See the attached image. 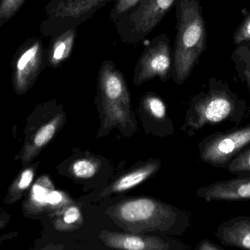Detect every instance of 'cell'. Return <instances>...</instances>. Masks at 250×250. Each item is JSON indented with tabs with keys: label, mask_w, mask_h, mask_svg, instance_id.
Listing matches in <instances>:
<instances>
[{
	"label": "cell",
	"mask_w": 250,
	"mask_h": 250,
	"mask_svg": "<svg viewBox=\"0 0 250 250\" xmlns=\"http://www.w3.org/2000/svg\"><path fill=\"white\" fill-rule=\"evenodd\" d=\"M100 166V161L96 159L82 157L74 160L70 164L69 173L77 179H90L98 173Z\"/></svg>",
	"instance_id": "obj_20"
},
{
	"label": "cell",
	"mask_w": 250,
	"mask_h": 250,
	"mask_svg": "<svg viewBox=\"0 0 250 250\" xmlns=\"http://www.w3.org/2000/svg\"><path fill=\"white\" fill-rule=\"evenodd\" d=\"M197 249L199 250H223V248L218 245H215L213 242H210V241L204 239L203 240L199 245L198 246Z\"/></svg>",
	"instance_id": "obj_28"
},
{
	"label": "cell",
	"mask_w": 250,
	"mask_h": 250,
	"mask_svg": "<svg viewBox=\"0 0 250 250\" xmlns=\"http://www.w3.org/2000/svg\"><path fill=\"white\" fill-rule=\"evenodd\" d=\"M45 64L42 40L32 38L25 41L16 51L12 63V85L17 95L29 92Z\"/></svg>",
	"instance_id": "obj_10"
},
{
	"label": "cell",
	"mask_w": 250,
	"mask_h": 250,
	"mask_svg": "<svg viewBox=\"0 0 250 250\" xmlns=\"http://www.w3.org/2000/svg\"><path fill=\"white\" fill-rule=\"evenodd\" d=\"M250 41V11L239 23L233 35L234 45Z\"/></svg>",
	"instance_id": "obj_26"
},
{
	"label": "cell",
	"mask_w": 250,
	"mask_h": 250,
	"mask_svg": "<svg viewBox=\"0 0 250 250\" xmlns=\"http://www.w3.org/2000/svg\"><path fill=\"white\" fill-rule=\"evenodd\" d=\"M100 239L108 248L129 250H166L170 249L166 243L157 236H145L139 233H119L102 231Z\"/></svg>",
	"instance_id": "obj_12"
},
{
	"label": "cell",
	"mask_w": 250,
	"mask_h": 250,
	"mask_svg": "<svg viewBox=\"0 0 250 250\" xmlns=\"http://www.w3.org/2000/svg\"><path fill=\"white\" fill-rule=\"evenodd\" d=\"M176 0H142L115 22L117 33L126 44L142 41L162 22Z\"/></svg>",
	"instance_id": "obj_6"
},
{
	"label": "cell",
	"mask_w": 250,
	"mask_h": 250,
	"mask_svg": "<svg viewBox=\"0 0 250 250\" xmlns=\"http://www.w3.org/2000/svg\"><path fill=\"white\" fill-rule=\"evenodd\" d=\"M40 164V161H36L22 167L7 189L3 201L4 204L13 205L25 198L35 182Z\"/></svg>",
	"instance_id": "obj_17"
},
{
	"label": "cell",
	"mask_w": 250,
	"mask_h": 250,
	"mask_svg": "<svg viewBox=\"0 0 250 250\" xmlns=\"http://www.w3.org/2000/svg\"><path fill=\"white\" fill-rule=\"evenodd\" d=\"M11 220V215L4 208H0V231L7 227ZM18 236V232H10L4 234H0V246L4 241L10 240Z\"/></svg>",
	"instance_id": "obj_27"
},
{
	"label": "cell",
	"mask_w": 250,
	"mask_h": 250,
	"mask_svg": "<svg viewBox=\"0 0 250 250\" xmlns=\"http://www.w3.org/2000/svg\"><path fill=\"white\" fill-rule=\"evenodd\" d=\"M172 69L173 51L170 38L162 33L150 41L140 56L134 70V84L139 86L156 77L166 82L171 77Z\"/></svg>",
	"instance_id": "obj_9"
},
{
	"label": "cell",
	"mask_w": 250,
	"mask_h": 250,
	"mask_svg": "<svg viewBox=\"0 0 250 250\" xmlns=\"http://www.w3.org/2000/svg\"><path fill=\"white\" fill-rule=\"evenodd\" d=\"M55 189L51 177L42 175L34 182L22 203V213L26 218L41 219L46 214L47 200Z\"/></svg>",
	"instance_id": "obj_13"
},
{
	"label": "cell",
	"mask_w": 250,
	"mask_h": 250,
	"mask_svg": "<svg viewBox=\"0 0 250 250\" xmlns=\"http://www.w3.org/2000/svg\"><path fill=\"white\" fill-rule=\"evenodd\" d=\"M115 4L111 10L109 19L115 23L121 16L133 8L142 0H115Z\"/></svg>",
	"instance_id": "obj_25"
},
{
	"label": "cell",
	"mask_w": 250,
	"mask_h": 250,
	"mask_svg": "<svg viewBox=\"0 0 250 250\" xmlns=\"http://www.w3.org/2000/svg\"><path fill=\"white\" fill-rule=\"evenodd\" d=\"M174 7L177 22L171 77L181 85L207 49V31L200 0H176Z\"/></svg>",
	"instance_id": "obj_1"
},
{
	"label": "cell",
	"mask_w": 250,
	"mask_h": 250,
	"mask_svg": "<svg viewBox=\"0 0 250 250\" xmlns=\"http://www.w3.org/2000/svg\"><path fill=\"white\" fill-rule=\"evenodd\" d=\"M143 104L146 110L154 118L161 120L166 115V107L160 97L154 93H147L143 99Z\"/></svg>",
	"instance_id": "obj_21"
},
{
	"label": "cell",
	"mask_w": 250,
	"mask_h": 250,
	"mask_svg": "<svg viewBox=\"0 0 250 250\" xmlns=\"http://www.w3.org/2000/svg\"><path fill=\"white\" fill-rule=\"evenodd\" d=\"M160 166L161 162L159 160H154L146 163L138 168L134 169L132 171L119 178L106 189H104L101 193V196L105 197L113 194L121 193L135 187L155 174Z\"/></svg>",
	"instance_id": "obj_16"
},
{
	"label": "cell",
	"mask_w": 250,
	"mask_h": 250,
	"mask_svg": "<svg viewBox=\"0 0 250 250\" xmlns=\"http://www.w3.org/2000/svg\"><path fill=\"white\" fill-rule=\"evenodd\" d=\"M73 203V200L65 192L53 189L47 200L46 215L56 212Z\"/></svg>",
	"instance_id": "obj_22"
},
{
	"label": "cell",
	"mask_w": 250,
	"mask_h": 250,
	"mask_svg": "<svg viewBox=\"0 0 250 250\" xmlns=\"http://www.w3.org/2000/svg\"><path fill=\"white\" fill-rule=\"evenodd\" d=\"M232 174L245 176L250 174V148L238 154L228 167Z\"/></svg>",
	"instance_id": "obj_23"
},
{
	"label": "cell",
	"mask_w": 250,
	"mask_h": 250,
	"mask_svg": "<svg viewBox=\"0 0 250 250\" xmlns=\"http://www.w3.org/2000/svg\"><path fill=\"white\" fill-rule=\"evenodd\" d=\"M24 1L25 0H0V26L17 13Z\"/></svg>",
	"instance_id": "obj_24"
},
{
	"label": "cell",
	"mask_w": 250,
	"mask_h": 250,
	"mask_svg": "<svg viewBox=\"0 0 250 250\" xmlns=\"http://www.w3.org/2000/svg\"><path fill=\"white\" fill-rule=\"evenodd\" d=\"M47 215L49 217L54 229L60 232L76 230L83 224L80 208L74 203Z\"/></svg>",
	"instance_id": "obj_18"
},
{
	"label": "cell",
	"mask_w": 250,
	"mask_h": 250,
	"mask_svg": "<svg viewBox=\"0 0 250 250\" xmlns=\"http://www.w3.org/2000/svg\"><path fill=\"white\" fill-rule=\"evenodd\" d=\"M250 144V124L216 132L200 144V157L214 167L227 169L232 160Z\"/></svg>",
	"instance_id": "obj_8"
},
{
	"label": "cell",
	"mask_w": 250,
	"mask_h": 250,
	"mask_svg": "<svg viewBox=\"0 0 250 250\" xmlns=\"http://www.w3.org/2000/svg\"><path fill=\"white\" fill-rule=\"evenodd\" d=\"M197 195L208 202L250 200V176L215 182L200 188Z\"/></svg>",
	"instance_id": "obj_11"
},
{
	"label": "cell",
	"mask_w": 250,
	"mask_h": 250,
	"mask_svg": "<svg viewBox=\"0 0 250 250\" xmlns=\"http://www.w3.org/2000/svg\"><path fill=\"white\" fill-rule=\"evenodd\" d=\"M230 59L239 79L248 87L250 95V41L236 45Z\"/></svg>",
	"instance_id": "obj_19"
},
{
	"label": "cell",
	"mask_w": 250,
	"mask_h": 250,
	"mask_svg": "<svg viewBox=\"0 0 250 250\" xmlns=\"http://www.w3.org/2000/svg\"><path fill=\"white\" fill-rule=\"evenodd\" d=\"M112 0H51L46 6L47 18L42 32L52 36L69 29H76Z\"/></svg>",
	"instance_id": "obj_7"
},
{
	"label": "cell",
	"mask_w": 250,
	"mask_h": 250,
	"mask_svg": "<svg viewBox=\"0 0 250 250\" xmlns=\"http://www.w3.org/2000/svg\"><path fill=\"white\" fill-rule=\"evenodd\" d=\"M77 29H69L52 35L51 42L45 50V63L53 68L60 67L73 53Z\"/></svg>",
	"instance_id": "obj_15"
},
{
	"label": "cell",
	"mask_w": 250,
	"mask_h": 250,
	"mask_svg": "<svg viewBox=\"0 0 250 250\" xmlns=\"http://www.w3.org/2000/svg\"><path fill=\"white\" fill-rule=\"evenodd\" d=\"M216 237L225 246L250 250V217H233L217 227Z\"/></svg>",
	"instance_id": "obj_14"
},
{
	"label": "cell",
	"mask_w": 250,
	"mask_h": 250,
	"mask_svg": "<svg viewBox=\"0 0 250 250\" xmlns=\"http://www.w3.org/2000/svg\"><path fill=\"white\" fill-rule=\"evenodd\" d=\"M97 102L101 109L100 135L118 126L132 125L130 95L123 74L111 60H105L100 68Z\"/></svg>",
	"instance_id": "obj_4"
},
{
	"label": "cell",
	"mask_w": 250,
	"mask_h": 250,
	"mask_svg": "<svg viewBox=\"0 0 250 250\" xmlns=\"http://www.w3.org/2000/svg\"><path fill=\"white\" fill-rule=\"evenodd\" d=\"M108 217L122 228L132 233H173L185 230L188 216L168 204L146 197L128 198L110 207Z\"/></svg>",
	"instance_id": "obj_2"
},
{
	"label": "cell",
	"mask_w": 250,
	"mask_h": 250,
	"mask_svg": "<svg viewBox=\"0 0 250 250\" xmlns=\"http://www.w3.org/2000/svg\"><path fill=\"white\" fill-rule=\"evenodd\" d=\"M66 114L55 100L40 103L26 117L23 141L19 154L22 166L32 163L62 129Z\"/></svg>",
	"instance_id": "obj_5"
},
{
	"label": "cell",
	"mask_w": 250,
	"mask_h": 250,
	"mask_svg": "<svg viewBox=\"0 0 250 250\" xmlns=\"http://www.w3.org/2000/svg\"><path fill=\"white\" fill-rule=\"evenodd\" d=\"M247 104L221 79L212 77L207 91L194 97L187 115L186 125L200 129L224 121L240 123L245 117Z\"/></svg>",
	"instance_id": "obj_3"
}]
</instances>
